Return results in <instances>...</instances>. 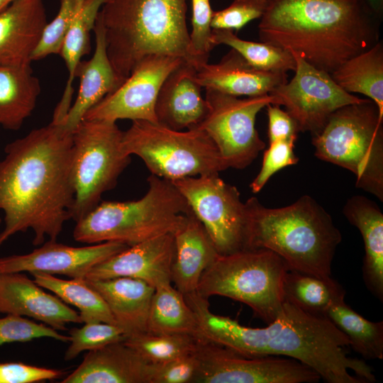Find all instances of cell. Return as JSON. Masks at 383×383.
Wrapping results in <instances>:
<instances>
[{"label": "cell", "mask_w": 383, "mask_h": 383, "mask_svg": "<svg viewBox=\"0 0 383 383\" xmlns=\"http://www.w3.org/2000/svg\"><path fill=\"white\" fill-rule=\"evenodd\" d=\"M174 257L173 234L166 233L128 246L93 267L84 279L91 281L128 277L143 280L155 288L172 283Z\"/></svg>", "instance_id": "obj_17"}, {"label": "cell", "mask_w": 383, "mask_h": 383, "mask_svg": "<svg viewBox=\"0 0 383 383\" xmlns=\"http://www.w3.org/2000/svg\"><path fill=\"white\" fill-rule=\"evenodd\" d=\"M70 337L65 360H72L84 351L96 350L126 338L118 326L101 321L84 323L81 328H74L70 331Z\"/></svg>", "instance_id": "obj_36"}, {"label": "cell", "mask_w": 383, "mask_h": 383, "mask_svg": "<svg viewBox=\"0 0 383 383\" xmlns=\"http://www.w3.org/2000/svg\"><path fill=\"white\" fill-rule=\"evenodd\" d=\"M147 332L155 334L184 333L200 337L196 316L184 295L170 283L155 288Z\"/></svg>", "instance_id": "obj_30"}, {"label": "cell", "mask_w": 383, "mask_h": 383, "mask_svg": "<svg viewBox=\"0 0 383 383\" xmlns=\"http://www.w3.org/2000/svg\"><path fill=\"white\" fill-rule=\"evenodd\" d=\"M122 148L144 162L152 174L173 181L228 169L212 140L197 128L177 131L148 121H133Z\"/></svg>", "instance_id": "obj_9"}, {"label": "cell", "mask_w": 383, "mask_h": 383, "mask_svg": "<svg viewBox=\"0 0 383 383\" xmlns=\"http://www.w3.org/2000/svg\"><path fill=\"white\" fill-rule=\"evenodd\" d=\"M82 1L83 0H77V6H78V9H79L82 3ZM78 11V10H77Z\"/></svg>", "instance_id": "obj_47"}, {"label": "cell", "mask_w": 383, "mask_h": 383, "mask_svg": "<svg viewBox=\"0 0 383 383\" xmlns=\"http://www.w3.org/2000/svg\"><path fill=\"white\" fill-rule=\"evenodd\" d=\"M121 131L116 122L83 119L72 132L71 175L75 222L96 206L104 193L114 188L131 155L122 148Z\"/></svg>", "instance_id": "obj_10"}, {"label": "cell", "mask_w": 383, "mask_h": 383, "mask_svg": "<svg viewBox=\"0 0 383 383\" xmlns=\"http://www.w3.org/2000/svg\"><path fill=\"white\" fill-rule=\"evenodd\" d=\"M86 281L101 296L126 338L147 332L154 287L128 277Z\"/></svg>", "instance_id": "obj_25"}, {"label": "cell", "mask_w": 383, "mask_h": 383, "mask_svg": "<svg viewBox=\"0 0 383 383\" xmlns=\"http://www.w3.org/2000/svg\"><path fill=\"white\" fill-rule=\"evenodd\" d=\"M208 113L196 127L204 131L216 145L228 168L244 169L265 147L255 128L257 113L277 99L266 94L239 99L205 89Z\"/></svg>", "instance_id": "obj_11"}, {"label": "cell", "mask_w": 383, "mask_h": 383, "mask_svg": "<svg viewBox=\"0 0 383 383\" xmlns=\"http://www.w3.org/2000/svg\"><path fill=\"white\" fill-rule=\"evenodd\" d=\"M43 244L29 253L0 257V274L43 272L84 278L93 267L128 247L120 242L73 247L49 240Z\"/></svg>", "instance_id": "obj_16"}, {"label": "cell", "mask_w": 383, "mask_h": 383, "mask_svg": "<svg viewBox=\"0 0 383 383\" xmlns=\"http://www.w3.org/2000/svg\"><path fill=\"white\" fill-rule=\"evenodd\" d=\"M294 142L277 141L270 143L265 151L261 169L250 187L253 193L259 192L277 171L298 162L294 152Z\"/></svg>", "instance_id": "obj_41"}, {"label": "cell", "mask_w": 383, "mask_h": 383, "mask_svg": "<svg viewBox=\"0 0 383 383\" xmlns=\"http://www.w3.org/2000/svg\"><path fill=\"white\" fill-rule=\"evenodd\" d=\"M209 233L219 255L245 250L246 209L237 188L218 173L171 181Z\"/></svg>", "instance_id": "obj_12"}, {"label": "cell", "mask_w": 383, "mask_h": 383, "mask_svg": "<svg viewBox=\"0 0 383 383\" xmlns=\"http://www.w3.org/2000/svg\"><path fill=\"white\" fill-rule=\"evenodd\" d=\"M172 234L174 257L171 282L184 295L196 292L204 272L219 254L191 209Z\"/></svg>", "instance_id": "obj_24"}, {"label": "cell", "mask_w": 383, "mask_h": 383, "mask_svg": "<svg viewBox=\"0 0 383 383\" xmlns=\"http://www.w3.org/2000/svg\"><path fill=\"white\" fill-rule=\"evenodd\" d=\"M199 370L194 353L160 364H151L150 383H194Z\"/></svg>", "instance_id": "obj_42"}, {"label": "cell", "mask_w": 383, "mask_h": 383, "mask_svg": "<svg viewBox=\"0 0 383 383\" xmlns=\"http://www.w3.org/2000/svg\"><path fill=\"white\" fill-rule=\"evenodd\" d=\"M348 93H360L373 101L383 119V45L378 41L370 49L345 61L331 74Z\"/></svg>", "instance_id": "obj_29"}, {"label": "cell", "mask_w": 383, "mask_h": 383, "mask_svg": "<svg viewBox=\"0 0 383 383\" xmlns=\"http://www.w3.org/2000/svg\"><path fill=\"white\" fill-rule=\"evenodd\" d=\"M0 313L33 318L56 331L82 323L79 313L23 272L0 274Z\"/></svg>", "instance_id": "obj_18"}, {"label": "cell", "mask_w": 383, "mask_h": 383, "mask_svg": "<svg viewBox=\"0 0 383 383\" xmlns=\"http://www.w3.org/2000/svg\"><path fill=\"white\" fill-rule=\"evenodd\" d=\"M196 72L193 65L184 61L165 78L155 105L158 123L182 131L196 128L205 118L209 105L201 95Z\"/></svg>", "instance_id": "obj_19"}, {"label": "cell", "mask_w": 383, "mask_h": 383, "mask_svg": "<svg viewBox=\"0 0 383 383\" xmlns=\"http://www.w3.org/2000/svg\"><path fill=\"white\" fill-rule=\"evenodd\" d=\"M40 93L30 65H0V126L17 131L33 111Z\"/></svg>", "instance_id": "obj_27"}, {"label": "cell", "mask_w": 383, "mask_h": 383, "mask_svg": "<svg viewBox=\"0 0 383 383\" xmlns=\"http://www.w3.org/2000/svg\"><path fill=\"white\" fill-rule=\"evenodd\" d=\"M1 217H0V224H1Z\"/></svg>", "instance_id": "obj_48"}, {"label": "cell", "mask_w": 383, "mask_h": 383, "mask_svg": "<svg viewBox=\"0 0 383 383\" xmlns=\"http://www.w3.org/2000/svg\"><path fill=\"white\" fill-rule=\"evenodd\" d=\"M245 204V249H268L279 255L291 270L331 277L342 235L330 214L314 199L304 195L289 206L267 208L251 197Z\"/></svg>", "instance_id": "obj_4"}, {"label": "cell", "mask_w": 383, "mask_h": 383, "mask_svg": "<svg viewBox=\"0 0 383 383\" xmlns=\"http://www.w3.org/2000/svg\"><path fill=\"white\" fill-rule=\"evenodd\" d=\"M377 18L363 0H270L258 33L331 74L379 41Z\"/></svg>", "instance_id": "obj_3"}, {"label": "cell", "mask_w": 383, "mask_h": 383, "mask_svg": "<svg viewBox=\"0 0 383 383\" xmlns=\"http://www.w3.org/2000/svg\"><path fill=\"white\" fill-rule=\"evenodd\" d=\"M200 337L184 333L144 332L126 337L124 343L150 364H160L196 352Z\"/></svg>", "instance_id": "obj_35"}, {"label": "cell", "mask_w": 383, "mask_h": 383, "mask_svg": "<svg viewBox=\"0 0 383 383\" xmlns=\"http://www.w3.org/2000/svg\"><path fill=\"white\" fill-rule=\"evenodd\" d=\"M282 293L288 301L313 315L325 316L331 304L345 296L343 287L331 277H322L288 270Z\"/></svg>", "instance_id": "obj_31"}, {"label": "cell", "mask_w": 383, "mask_h": 383, "mask_svg": "<svg viewBox=\"0 0 383 383\" xmlns=\"http://www.w3.org/2000/svg\"><path fill=\"white\" fill-rule=\"evenodd\" d=\"M184 61L165 55L145 57L122 84L90 109L83 119L157 123L155 105L160 87L168 74Z\"/></svg>", "instance_id": "obj_15"}, {"label": "cell", "mask_w": 383, "mask_h": 383, "mask_svg": "<svg viewBox=\"0 0 383 383\" xmlns=\"http://www.w3.org/2000/svg\"><path fill=\"white\" fill-rule=\"evenodd\" d=\"M315 155L350 170L355 186L383 200V119L371 99L334 111L312 135Z\"/></svg>", "instance_id": "obj_7"}, {"label": "cell", "mask_w": 383, "mask_h": 383, "mask_svg": "<svg viewBox=\"0 0 383 383\" xmlns=\"http://www.w3.org/2000/svg\"><path fill=\"white\" fill-rule=\"evenodd\" d=\"M288 270L285 261L268 249L218 255L204 272L195 292L206 299L221 296L243 303L269 323L282 310Z\"/></svg>", "instance_id": "obj_8"}, {"label": "cell", "mask_w": 383, "mask_h": 383, "mask_svg": "<svg viewBox=\"0 0 383 383\" xmlns=\"http://www.w3.org/2000/svg\"><path fill=\"white\" fill-rule=\"evenodd\" d=\"M195 383H314L320 376L302 362L284 356L248 357L200 337Z\"/></svg>", "instance_id": "obj_13"}, {"label": "cell", "mask_w": 383, "mask_h": 383, "mask_svg": "<svg viewBox=\"0 0 383 383\" xmlns=\"http://www.w3.org/2000/svg\"><path fill=\"white\" fill-rule=\"evenodd\" d=\"M200 336L248 357L284 356L314 370L328 383L374 382L372 368L348 356V338L325 316L307 313L284 301L282 310L266 327L252 328L213 313L209 299L185 294Z\"/></svg>", "instance_id": "obj_2"}, {"label": "cell", "mask_w": 383, "mask_h": 383, "mask_svg": "<svg viewBox=\"0 0 383 383\" xmlns=\"http://www.w3.org/2000/svg\"><path fill=\"white\" fill-rule=\"evenodd\" d=\"M266 107L269 143L277 141L295 143L300 131L294 118L287 111L281 109L279 105L270 104Z\"/></svg>", "instance_id": "obj_44"}, {"label": "cell", "mask_w": 383, "mask_h": 383, "mask_svg": "<svg viewBox=\"0 0 383 383\" xmlns=\"http://www.w3.org/2000/svg\"><path fill=\"white\" fill-rule=\"evenodd\" d=\"M270 0H233L226 8L213 11L212 29L240 30L250 21L261 18Z\"/></svg>", "instance_id": "obj_40"}, {"label": "cell", "mask_w": 383, "mask_h": 383, "mask_svg": "<svg viewBox=\"0 0 383 383\" xmlns=\"http://www.w3.org/2000/svg\"><path fill=\"white\" fill-rule=\"evenodd\" d=\"M110 0H83L65 38L60 55L67 70L68 79L62 96L53 113L52 122L63 123L71 107L75 70L84 55L90 51V31L93 30L102 6Z\"/></svg>", "instance_id": "obj_28"}, {"label": "cell", "mask_w": 383, "mask_h": 383, "mask_svg": "<svg viewBox=\"0 0 383 383\" xmlns=\"http://www.w3.org/2000/svg\"><path fill=\"white\" fill-rule=\"evenodd\" d=\"M16 0H0V12Z\"/></svg>", "instance_id": "obj_46"}, {"label": "cell", "mask_w": 383, "mask_h": 383, "mask_svg": "<svg viewBox=\"0 0 383 383\" xmlns=\"http://www.w3.org/2000/svg\"><path fill=\"white\" fill-rule=\"evenodd\" d=\"M211 42L214 46L228 45L260 70L287 72L295 69V60L289 52L262 41L240 39L231 30L212 29Z\"/></svg>", "instance_id": "obj_34"}, {"label": "cell", "mask_w": 383, "mask_h": 383, "mask_svg": "<svg viewBox=\"0 0 383 383\" xmlns=\"http://www.w3.org/2000/svg\"><path fill=\"white\" fill-rule=\"evenodd\" d=\"M57 14L45 26L31 61L39 60L60 52L65 38L78 10L77 0H59Z\"/></svg>", "instance_id": "obj_38"}, {"label": "cell", "mask_w": 383, "mask_h": 383, "mask_svg": "<svg viewBox=\"0 0 383 383\" xmlns=\"http://www.w3.org/2000/svg\"><path fill=\"white\" fill-rule=\"evenodd\" d=\"M188 0H110L99 11L109 60L126 80L150 55L192 65L187 25Z\"/></svg>", "instance_id": "obj_5"}, {"label": "cell", "mask_w": 383, "mask_h": 383, "mask_svg": "<svg viewBox=\"0 0 383 383\" xmlns=\"http://www.w3.org/2000/svg\"><path fill=\"white\" fill-rule=\"evenodd\" d=\"M0 161V210L4 228L0 246L31 229L33 244L56 240L71 219L72 132L51 122L6 145Z\"/></svg>", "instance_id": "obj_1"}, {"label": "cell", "mask_w": 383, "mask_h": 383, "mask_svg": "<svg viewBox=\"0 0 383 383\" xmlns=\"http://www.w3.org/2000/svg\"><path fill=\"white\" fill-rule=\"evenodd\" d=\"M369 11L377 18H379L383 11V0H363Z\"/></svg>", "instance_id": "obj_45"}, {"label": "cell", "mask_w": 383, "mask_h": 383, "mask_svg": "<svg viewBox=\"0 0 383 383\" xmlns=\"http://www.w3.org/2000/svg\"><path fill=\"white\" fill-rule=\"evenodd\" d=\"M93 30L95 33V50L90 60H81L76 67L74 77L79 79V91L62 123L71 132L90 109L125 81L116 73L109 60L99 13Z\"/></svg>", "instance_id": "obj_23"}, {"label": "cell", "mask_w": 383, "mask_h": 383, "mask_svg": "<svg viewBox=\"0 0 383 383\" xmlns=\"http://www.w3.org/2000/svg\"><path fill=\"white\" fill-rule=\"evenodd\" d=\"M325 317L348 339L350 346L362 357L383 359V321H370L345 302V296L333 301Z\"/></svg>", "instance_id": "obj_32"}, {"label": "cell", "mask_w": 383, "mask_h": 383, "mask_svg": "<svg viewBox=\"0 0 383 383\" xmlns=\"http://www.w3.org/2000/svg\"><path fill=\"white\" fill-rule=\"evenodd\" d=\"M196 78L202 88L238 97L269 94L287 82L286 72L257 69L233 48L219 62H207L199 67Z\"/></svg>", "instance_id": "obj_20"}, {"label": "cell", "mask_w": 383, "mask_h": 383, "mask_svg": "<svg viewBox=\"0 0 383 383\" xmlns=\"http://www.w3.org/2000/svg\"><path fill=\"white\" fill-rule=\"evenodd\" d=\"M291 54L296 64L294 76L290 82L275 87L270 94L277 99L279 106L286 107L300 131H309L313 135L322 129L334 111L364 100L343 89L331 74Z\"/></svg>", "instance_id": "obj_14"}, {"label": "cell", "mask_w": 383, "mask_h": 383, "mask_svg": "<svg viewBox=\"0 0 383 383\" xmlns=\"http://www.w3.org/2000/svg\"><path fill=\"white\" fill-rule=\"evenodd\" d=\"M348 221L360 231L365 245L362 276L367 289L383 301V214L372 200L354 196L343 207Z\"/></svg>", "instance_id": "obj_26"}, {"label": "cell", "mask_w": 383, "mask_h": 383, "mask_svg": "<svg viewBox=\"0 0 383 383\" xmlns=\"http://www.w3.org/2000/svg\"><path fill=\"white\" fill-rule=\"evenodd\" d=\"M40 338H51L70 342V335H62L44 324L14 314L0 318V345L16 342H28Z\"/></svg>", "instance_id": "obj_39"}, {"label": "cell", "mask_w": 383, "mask_h": 383, "mask_svg": "<svg viewBox=\"0 0 383 383\" xmlns=\"http://www.w3.org/2000/svg\"><path fill=\"white\" fill-rule=\"evenodd\" d=\"M147 193L128 201H102L76 222V241L120 242L128 246L173 233L190 207L173 183L150 174Z\"/></svg>", "instance_id": "obj_6"}, {"label": "cell", "mask_w": 383, "mask_h": 383, "mask_svg": "<svg viewBox=\"0 0 383 383\" xmlns=\"http://www.w3.org/2000/svg\"><path fill=\"white\" fill-rule=\"evenodd\" d=\"M62 370L20 362L0 363V383H33L62 377Z\"/></svg>", "instance_id": "obj_43"}, {"label": "cell", "mask_w": 383, "mask_h": 383, "mask_svg": "<svg viewBox=\"0 0 383 383\" xmlns=\"http://www.w3.org/2000/svg\"><path fill=\"white\" fill-rule=\"evenodd\" d=\"M31 274L38 285L51 291L65 303L76 307L83 323L101 321L116 325L101 296L84 278L63 279L43 272Z\"/></svg>", "instance_id": "obj_33"}, {"label": "cell", "mask_w": 383, "mask_h": 383, "mask_svg": "<svg viewBox=\"0 0 383 383\" xmlns=\"http://www.w3.org/2000/svg\"><path fill=\"white\" fill-rule=\"evenodd\" d=\"M43 0H16L0 12V65H30L47 24Z\"/></svg>", "instance_id": "obj_21"}, {"label": "cell", "mask_w": 383, "mask_h": 383, "mask_svg": "<svg viewBox=\"0 0 383 383\" xmlns=\"http://www.w3.org/2000/svg\"><path fill=\"white\" fill-rule=\"evenodd\" d=\"M150 365L123 340L88 351L60 383H150Z\"/></svg>", "instance_id": "obj_22"}, {"label": "cell", "mask_w": 383, "mask_h": 383, "mask_svg": "<svg viewBox=\"0 0 383 383\" xmlns=\"http://www.w3.org/2000/svg\"><path fill=\"white\" fill-rule=\"evenodd\" d=\"M192 26L189 33V52L192 65L196 70L208 62L211 50V22L213 10L209 0H192Z\"/></svg>", "instance_id": "obj_37"}]
</instances>
